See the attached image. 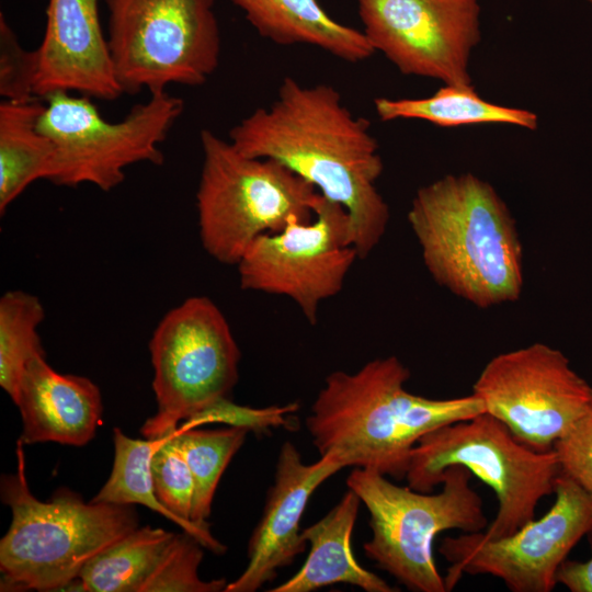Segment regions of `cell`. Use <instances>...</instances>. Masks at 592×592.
I'll use <instances>...</instances> for the list:
<instances>
[{
  "label": "cell",
  "mask_w": 592,
  "mask_h": 592,
  "mask_svg": "<svg viewBox=\"0 0 592 592\" xmlns=\"http://www.w3.org/2000/svg\"><path fill=\"white\" fill-rule=\"evenodd\" d=\"M229 141L244 156L282 163L343 206L360 259L380 242L389 207L376 187L384 170L378 143L334 87L284 77L276 99L231 127Z\"/></svg>",
  "instance_id": "cell-1"
},
{
  "label": "cell",
  "mask_w": 592,
  "mask_h": 592,
  "mask_svg": "<svg viewBox=\"0 0 592 592\" xmlns=\"http://www.w3.org/2000/svg\"><path fill=\"white\" fill-rule=\"evenodd\" d=\"M357 259L346 210L321 196L311 220L260 236L237 267L242 289L288 297L315 325L319 306L341 292Z\"/></svg>",
  "instance_id": "cell-12"
},
{
  "label": "cell",
  "mask_w": 592,
  "mask_h": 592,
  "mask_svg": "<svg viewBox=\"0 0 592 592\" xmlns=\"http://www.w3.org/2000/svg\"><path fill=\"white\" fill-rule=\"evenodd\" d=\"M362 32L403 75L473 86L481 39L478 0H356Z\"/></svg>",
  "instance_id": "cell-14"
},
{
  "label": "cell",
  "mask_w": 592,
  "mask_h": 592,
  "mask_svg": "<svg viewBox=\"0 0 592 592\" xmlns=\"http://www.w3.org/2000/svg\"><path fill=\"white\" fill-rule=\"evenodd\" d=\"M553 449L561 473L592 496V408L573 422Z\"/></svg>",
  "instance_id": "cell-30"
},
{
  "label": "cell",
  "mask_w": 592,
  "mask_h": 592,
  "mask_svg": "<svg viewBox=\"0 0 592 592\" xmlns=\"http://www.w3.org/2000/svg\"><path fill=\"white\" fill-rule=\"evenodd\" d=\"M23 445L55 442L83 446L95 435L103 406L99 387L84 376L56 372L37 354L26 365L16 398Z\"/></svg>",
  "instance_id": "cell-17"
},
{
  "label": "cell",
  "mask_w": 592,
  "mask_h": 592,
  "mask_svg": "<svg viewBox=\"0 0 592 592\" xmlns=\"http://www.w3.org/2000/svg\"><path fill=\"white\" fill-rule=\"evenodd\" d=\"M361 499L351 489L319 521L301 530L310 549L301 568L270 592H311L334 583H346L366 592H395L376 573L363 568L351 548L352 532Z\"/></svg>",
  "instance_id": "cell-18"
},
{
  "label": "cell",
  "mask_w": 592,
  "mask_h": 592,
  "mask_svg": "<svg viewBox=\"0 0 592 592\" xmlns=\"http://www.w3.org/2000/svg\"><path fill=\"white\" fill-rule=\"evenodd\" d=\"M37 54L36 98L56 92L114 101L124 92L116 78L98 0H48Z\"/></svg>",
  "instance_id": "cell-15"
},
{
  "label": "cell",
  "mask_w": 592,
  "mask_h": 592,
  "mask_svg": "<svg viewBox=\"0 0 592 592\" xmlns=\"http://www.w3.org/2000/svg\"><path fill=\"white\" fill-rule=\"evenodd\" d=\"M200 139L198 231L214 260L237 265L260 236L314 218L322 195L312 184L275 160L242 155L209 129Z\"/></svg>",
  "instance_id": "cell-5"
},
{
  "label": "cell",
  "mask_w": 592,
  "mask_h": 592,
  "mask_svg": "<svg viewBox=\"0 0 592 592\" xmlns=\"http://www.w3.org/2000/svg\"><path fill=\"white\" fill-rule=\"evenodd\" d=\"M555 502L509 536L483 539L478 532L445 537L440 554L451 563L447 591L464 574H489L513 592H550L557 572L576 544L592 530V496L560 473Z\"/></svg>",
  "instance_id": "cell-11"
},
{
  "label": "cell",
  "mask_w": 592,
  "mask_h": 592,
  "mask_svg": "<svg viewBox=\"0 0 592 592\" xmlns=\"http://www.w3.org/2000/svg\"><path fill=\"white\" fill-rule=\"evenodd\" d=\"M409 378L410 371L394 355L372 360L354 373L329 374L306 419L320 456L399 480L423 435L485 412L473 392L432 399L408 391Z\"/></svg>",
  "instance_id": "cell-2"
},
{
  "label": "cell",
  "mask_w": 592,
  "mask_h": 592,
  "mask_svg": "<svg viewBox=\"0 0 592 592\" xmlns=\"http://www.w3.org/2000/svg\"><path fill=\"white\" fill-rule=\"evenodd\" d=\"M255 31L278 45H309L349 62L372 57L364 33L332 19L318 0H230Z\"/></svg>",
  "instance_id": "cell-19"
},
{
  "label": "cell",
  "mask_w": 592,
  "mask_h": 592,
  "mask_svg": "<svg viewBox=\"0 0 592 592\" xmlns=\"http://www.w3.org/2000/svg\"><path fill=\"white\" fill-rule=\"evenodd\" d=\"M455 465L469 469L497 497L494 519L478 532L483 539L509 536L532 521L540 499L555 492L561 473L554 449L526 446L486 412L423 435L411 452L408 486L432 492L444 470Z\"/></svg>",
  "instance_id": "cell-7"
},
{
  "label": "cell",
  "mask_w": 592,
  "mask_h": 592,
  "mask_svg": "<svg viewBox=\"0 0 592 592\" xmlns=\"http://www.w3.org/2000/svg\"><path fill=\"white\" fill-rule=\"evenodd\" d=\"M407 218L440 286L478 308L519 299L523 247L490 183L469 172L447 174L417 191Z\"/></svg>",
  "instance_id": "cell-3"
},
{
  "label": "cell",
  "mask_w": 592,
  "mask_h": 592,
  "mask_svg": "<svg viewBox=\"0 0 592 592\" xmlns=\"http://www.w3.org/2000/svg\"><path fill=\"white\" fill-rule=\"evenodd\" d=\"M107 42L124 93L198 87L215 72L220 32L214 0H105Z\"/></svg>",
  "instance_id": "cell-9"
},
{
  "label": "cell",
  "mask_w": 592,
  "mask_h": 592,
  "mask_svg": "<svg viewBox=\"0 0 592 592\" xmlns=\"http://www.w3.org/2000/svg\"><path fill=\"white\" fill-rule=\"evenodd\" d=\"M297 407V403H289L257 409L236 405L228 397H225L194 413L179 426L194 429L208 423H224L261 433L272 426L285 424V415L295 411Z\"/></svg>",
  "instance_id": "cell-29"
},
{
  "label": "cell",
  "mask_w": 592,
  "mask_h": 592,
  "mask_svg": "<svg viewBox=\"0 0 592 592\" xmlns=\"http://www.w3.org/2000/svg\"><path fill=\"white\" fill-rule=\"evenodd\" d=\"M38 99L0 103L1 215L33 182L47 180L52 169L55 146L38 129L45 109Z\"/></svg>",
  "instance_id": "cell-20"
},
{
  "label": "cell",
  "mask_w": 592,
  "mask_h": 592,
  "mask_svg": "<svg viewBox=\"0 0 592 592\" xmlns=\"http://www.w3.org/2000/svg\"><path fill=\"white\" fill-rule=\"evenodd\" d=\"M172 431L159 437L151 459L156 496L179 520V526L184 532L194 536L212 553L225 554V545L217 540L209 530L195 525L190 519L194 481L183 454L172 439Z\"/></svg>",
  "instance_id": "cell-26"
},
{
  "label": "cell",
  "mask_w": 592,
  "mask_h": 592,
  "mask_svg": "<svg viewBox=\"0 0 592 592\" xmlns=\"http://www.w3.org/2000/svg\"><path fill=\"white\" fill-rule=\"evenodd\" d=\"M204 547L183 531L175 534L152 570L140 592H219L225 591L226 578L204 581L198 576Z\"/></svg>",
  "instance_id": "cell-27"
},
{
  "label": "cell",
  "mask_w": 592,
  "mask_h": 592,
  "mask_svg": "<svg viewBox=\"0 0 592 592\" xmlns=\"http://www.w3.org/2000/svg\"><path fill=\"white\" fill-rule=\"evenodd\" d=\"M464 466L446 468L439 493L398 486L385 475L356 467L346 478L369 512L372 538L363 549L378 567L415 592H447L433 557L435 537L444 531H483L489 522L480 496Z\"/></svg>",
  "instance_id": "cell-6"
},
{
  "label": "cell",
  "mask_w": 592,
  "mask_h": 592,
  "mask_svg": "<svg viewBox=\"0 0 592 592\" xmlns=\"http://www.w3.org/2000/svg\"><path fill=\"white\" fill-rule=\"evenodd\" d=\"M473 394L486 413L540 452L553 449L592 408V386L561 351L540 342L492 357L474 383Z\"/></svg>",
  "instance_id": "cell-13"
},
{
  "label": "cell",
  "mask_w": 592,
  "mask_h": 592,
  "mask_svg": "<svg viewBox=\"0 0 592 592\" xmlns=\"http://www.w3.org/2000/svg\"><path fill=\"white\" fill-rule=\"evenodd\" d=\"M592 5V0H587Z\"/></svg>",
  "instance_id": "cell-32"
},
{
  "label": "cell",
  "mask_w": 592,
  "mask_h": 592,
  "mask_svg": "<svg viewBox=\"0 0 592 592\" xmlns=\"http://www.w3.org/2000/svg\"><path fill=\"white\" fill-rule=\"evenodd\" d=\"M38 129L55 146L47 181L75 187L92 184L109 192L137 163H163L159 145L184 111L181 98L150 93L119 122L106 121L91 98L56 92L44 98Z\"/></svg>",
  "instance_id": "cell-8"
},
{
  "label": "cell",
  "mask_w": 592,
  "mask_h": 592,
  "mask_svg": "<svg viewBox=\"0 0 592 592\" xmlns=\"http://www.w3.org/2000/svg\"><path fill=\"white\" fill-rule=\"evenodd\" d=\"M114 462L109 479L91 500L114 504H140L180 525L179 520L158 500L151 459L158 439H133L118 428L113 431Z\"/></svg>",
  "instance_id": "cell-25"
},
{
  "label": "cell",
  "mask_w": 592,
  "mask_h": 592,
  "mask_svg": "<svg viewBox=\"0 0 592 592\" xmlns=\"http://www.w3.org/2000/svg\"><path fill=\"white\" fill-rule=\"evenodd\" d=\"M375 112L382 121L414 118L441 127L470 124H510L534 130L538 126L535 113L496 104L482 99L474 86L444 84L434 94L419 99L374 100Z\"/></svg>",
  "instance_id": "cell-21"
},
{
  "label": "cell",
  "mask_w": 592,
  "mask_h": 592,
  "mask_svg": "<svg viewBox=\"0 0 592 592\" xmlns=\"http://www.w3.org/2000/svg\"><path fill=\"white\" fill-rule=\"evenodd\" d=\"M248 432L244 428L229 425L217 430L178 426L172 431V439L183 454L194 481L190 519L195 525L209 530L207 519L218 482Z\"/></svg>",
  "instance_id": "cell-23"
},
{
  "label": "cell",
  "mask_w": 592,
  "mask_h": 592,
  "mask_svg": "<svg viewBox=\"0 0 592 592\" xmlns=\"http://www.w3.org/2000/svg\"><path fill=\"white\" fill-rule=\"evenodd\" d=\"M589 535L592 548V530ZM557 583L571 592H592V555L585 561L566 559L557 572Z\"/></svg>",
  "instance_id": "cell-31"
},
{
  "label": "cell",
  "mask_w": 592,
  "mask_h": 592,
  "mask_svg": "<svg viewBox=\"0 0 592 592\" xmlns=\"http://www.w3.org/2000/svg\"><path fill=\"white\" fill-rule=\"evenodd\" d=\"M344 468L332 456L303 462L297 447L285 442L278 453L274 483L267 493L262 517L248 545L244 571L227 584L225 592H254L277 576L306 549L300 519L310 496L328 478Z\"/></svg>",
  "instance_id": "cell-16"
},
{
  "label": "cell",
  "mask_w": 592,
  "mask_h": 592,
  "mask_svg": "<svg viewBox=\"0 0 592 592\" xmlns=\"http://www.w3.org/2000/svg\"><path fill=\"white\" fill-rule=\"evenodd\" d=\"M44 317V307L33 294L14 289L0 298V386L12 401L29 362L44 354L37 333Z\"/></svg>",
  "instance_id": "cell-24"
},
{
  "label": "cell",
  "mask_w": 592,
  "mask_h": 592,
  "mask_svg": "<svg viewBox=\"0 0 592 592\" xmlns=\"http://www.w3.org/2000/svg\"><path fill=\"white\" fill-rule=\"evenodd\" d=\"M158 411L140 429L158 439L208 405L228 397L238 380L240 351L229 323L206 296L169 310L149 342Z\"/></svg>",
  "instance_id": "cell-10"
},
{
  "label": "cell",
  "mask_w": 592,
  "mask_h": 592,
  "mask_svg": "<svg viewBox=\"0 0 592 592\" xmlns=\"http://www.w3.org/2000/svg\"><path fill=\"white\" fill-rule=\"evenodd\" d=\"M37 54L21 46L19 39L0 14V95L4 101L27 102L36 99L34 84Z\"/></svg>",
  "instance_id": "cell-28"
},
{
  "label": "cell",
  "mask_w": 592,
  "mask_h": 592,
  "mask_svg": "<svg viewBox=\"0 0 592 592\" xmlns=\"http://www.w3.org/2000/svg\"><path fill=\"white\" fill-rule=\"evenodd\" d=\"M23 444L16 470L2 475L1 500L12 514L0 540L1 591H62L98 553L139 526L133 505L84 502L67 488L38 500L25 475Z\"/></svg>",
  "instance_id": "cell-4"
},
{
  "label": "cell",
  "mask_w": 592,
  "mask_h": 592,
  "mask_svg": "<svg viewBox=\"0 0 592 592\" xmlns=\"http://www.w3.org/2000/svg\"><path fill=\"white\" fill-rule=\"evenodd\" d=\"M174 535L138 526L94 555L78 577L87 592H140Z\"/></svg>",
  "instance_id": "cell-22"
}]
</instances>
